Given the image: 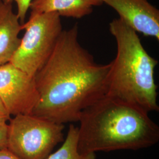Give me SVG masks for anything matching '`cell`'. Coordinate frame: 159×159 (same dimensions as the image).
Instances as JSON below:
<instances>
[{
    "instance_id": "obj_14",
    "label": "cell",
    "mask_w": 159,
    "mask_h": 159,
    "mask_svg": "<svg viewBox=\"0 0 159 159\" xmlns=\"http://www.w3.org/2000/svg\"><path fill=\"white\" fill-rule=\"evenodd\" d=\"M0 159H20L7 148L0 149Z\"/></svg>"
},
{
    "instance_id": "obj_4",
    "label": "cell",
    "mask_w": 159,
    "mask_h": 159,
    "mask_svg": "<svg viewBox=\"0 0 159 159\" xmlns=\"http://www.w3.org/2000/svg\"><path fill=\"white\" fill-rule=\"evenodd\" d=\"M22 30L25 33L10 62L34 77L51 56L63 32L61 17L56 12H30Z\"/></svg>"
},
{
    "instance_id": "obj_2",
    "label": "cell",
    "mask_w": 159,
    "mask_h": 159,
    "mask_svg": "<svg viewBox=\"0 0 159 159\" xmlns=\"http://www.w3.org/2000/svg\"><path fill=\"white\" fill-rule=\"evenodd\" d=\"M81 153L138 150L159 140V127L142 109L105 95L81 113L78 121Z\"/></svg>"
},
{
    "instance_id": "obj_10",
    "label": "cell",
    "mask_w": 159,
    "mask_h": 159,
    "mask_svg": "<svg viewBox=\"0 0 159 159\" xmlns=\"http://www.w3.org/2000/svg\"><path fill=\"white\" fill-rule=\"evenodd\" d=\"M46 159H97L95 153H81L78 150V127L70 124L63 144Z\"/></svg>"
},
{
    "instance_id": "obj_13",
    "label": "cell",
    "mask_w": 159,
    "mask_h": 159,
    "mask_svg": "<svg viewBox=\"0 0 159 159\" xmlns=\"http://www.w3.org/2000/svg\"><path fill=\"white\" fill-rule=\"evenodd\" d=\"M8 124L0 125V149L7 148Z\"/></svg>"
},
{
    "instance_id": "obj_5",
    "label": "cell",
    "mask_w": 159,
    "mask_h": 159,
    "mask_svg": "<svg viewBox=\"0 0 159 159\" xmlns=\"http://www.w3.org/2000/svg\"><path fill=\"white\" fill-rule=\"evenodd\" d=\"M9 122L7 148L20 159H46L64 140V125L33 114H18Z\"/></svg>"
},
{
    "instance_id": "obj_3",
    "label": "cell",
    "mask_w": 159,
    "mask_h": 159,
    "mask_svg": "<svg viewBox=\"0 0 159 159\" xmlns=\"http://www.w3.org/2000/svg\"><path fill=\"white\" fill-rule=\"evenodd\" d=\"M109 30L117 43V54L110 63L106 95L148 113L158 111L154 76L158 61L146 51L136 32L119 18L110 23Z\"/></svg>"
},
{
    "instance_id": "obj_7",
    "label": "cell",
    "mask_w": 159,
    "mask_h": 159,
    "mask_svg": "<svg viewBox=\"0 0 159 159\" xmlns=\"http://www.w3.org/2000/svg\"><path fill=\"white\" fill-rule=\"evenodd\" d=\"M136 32L159 40V11L148 0H102Z\"/></svg>"
},
{
    "instance_id": "obj_12",
    "label": "cell",
    "mask_w": 159,
    "mask_h": 159,
    "mask_svg": "<svg viewBox=\"0 0 159 159\" xmlns=\"http://www.w3.org/2000/svg\"><path fill=\"white\" fill-rule=\"evenodd\" d=\"M11 118V116L7 110L6 106L0 98V125L7 124V122L10 121Z\"/></svg>"
},
{
    "instance_id": "obj_8",
    "label": "cell",
    "mask_w": 159,
    "mask_h": 159,
    "mask_svg": "<svg viewBox=\"0 0 159 159\" xmlns=\"http://www.w3.org/2000/svg\"><path fill=\"white\" fill-rule=\"evenodd\" d=\"M22 30L12 4L0 0V66L9 63L20 44L19 34Z\"/></svg>"
},
{
    "instance_id": "obj_9",
    "label": "cell",
    "mask_w": 159,
    "mask_h": 159,
    "mask_svg": "<svg viewBox=\"0 0 159 159\" xmlns=\"http://www.w3.org/2000/svg\"><path fill=\"white\" fill-rule=\"evenodd\" d=\"M102 4V0H32L30 9L34 13L56 12L60 17L81 18Z\"/></svg>"
},
{
    "instance_id": "obj_11",
    "label": "cell",
    "mask_w": 159,
    "mask_h": 159,
    "mask_svg": "<svg viewBox=\"0 0 159 159\" xmlns=\"http://www.w3.org/2000/svg\"><path fill=\"white\" fill-rule=\"evenodd\" d=\"M6 4H11L15 2L17 5V11L16 14L20 23L23 24L25 23V20L27 12L30 9V6L32 0H1Z\"/></svg>"
},
{
    "instance_id": "obj_6",
    "label": "cell",
    "mask_w": 159,
    "mask_h": 159,
    "mask_svg": "<svg viewBox=\"0 0 159 159\" xmlns=\"http://www.w3.org/2000/svg\"><path fill=\"white\" fill-rule=\"evenodd\" d=\"M0 98L11 116L31 114L39 100L34 77L10 62L0 66Z\"/></svg>"
},
{
    "instance_id": "obj_1",
    "label": "cell",
    "mask_w": 159,
    "mask_h": 159,
    "mask_svg": "<svg viewBox=\"0 0 159 159\" xmlns=\"http://www.w3.org/2000/svg\"><path fill=\"white\" fill-rule=\"evenodd\" d=\"M110 66L97 63L81 46L77 24L63 30L34 75L39 100L31 114L58 124L78 122L85 108L106 94Z\"/></svg>"
}]
</instances>
